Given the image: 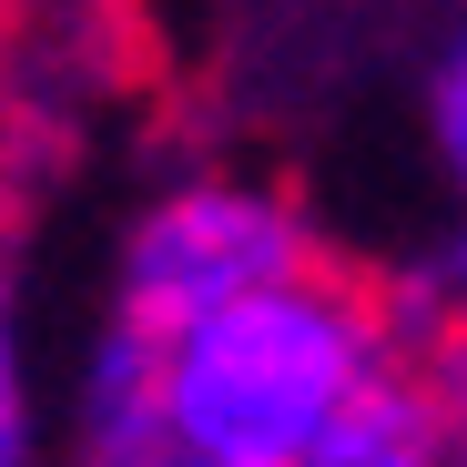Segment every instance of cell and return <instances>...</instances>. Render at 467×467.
I'll return each mask as SVG.
<instances>
[{
  "mask_svg": "<svg viewBox=\"0 0 467 467\" xmlns=\"http://www.w3.org/2000/svg\"><path fill=\"white\" fill-rule=\"evenodd\" d=\"M112 336V326H102ZM142 407L213 467H316L326 437L397 376V326L376 275L336 244L285 285H254L213 316L132 346Z\"/></svg>",
  "mask_w": 467,
  "mask_h": 467,
  "instance_id": "1",
  "label": "cell"
},
{
  "mask_svg": "<svg viewBox=\"0 0 467 467\" xmlns=\"http://www.w3.org/2000/svg\"><path fill=\"white\" fill-rule=\"evenodd\" d=\"M316 254H336V234L305 183H285L265 163H173L112 223L92 326H112L122 346H152V336H173L254 285L305 275Z\"/></svg>",
  "mask_w": 467,
  "mask_h": 467,
  "instance_id": "2",
  "label": "cell"
},
{
  "mask_svg": "<svg viewBox=\"0 0 467 467\" xmlns=\"http://www.w3.org/2000/svg\"><path fill=\"white\" fill-rule=\"evenodd\" d=\"M51 467H213V457H193L142 407L132 346L92 326L82 356H71V376H61V397H51Z\"/></svg>",
  "mask_w": 467,
  "mask_h": 467,
  "instance_id": "3",
  "label": "cell"
},
{
  "mask_svg": "<svg viewBox=\"0 0 467 467\" xmlns=\"http://www.w3.org/2000/svg\"><path fill=\"white\" fill-rule=\"evenodd\" d=\"M316 467H467V386L397 356V376L326 437Z\"/></svg>",
  "mask_w": 467,
  "mask_h": 467,
  "instance_id": "4",
  "label": "cell"
},
{
  "mask_svg": "<svg viewBox=\"0 0 467 467\" xmlns=\"http://www.w3.org/2000/svg\"><path fill=\"white\" fill-rule=\"evenodd\" d=\"M407 112H417V152L437 173V203H467V11L427 31Z\"/></svg>",
  "mask_w": 467,
  "mask_h": 467,
  "instance_id": "5",
  "label": "cell"
},
{
  "mask_svg": "<svg viewBox=\"0 0 467 467\" xmlns=\"http://www.w3.org/2000/svg\"><path fill=\"white\" fill-rule=\"evenodd\" d=\"M11 31H21V0H0V51H11Z\"/></svg>",
  "mask_w": 467,
  "mask_h": 467,
  "instance_id": "6",
  "label": "cell"
}]
</instances>
